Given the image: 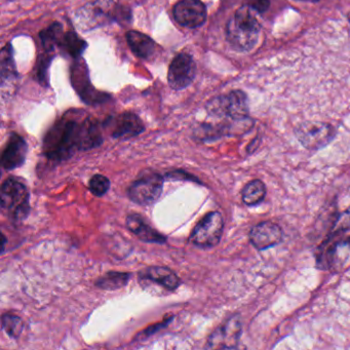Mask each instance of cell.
<instances>
[{
    "mask_svg": "<svg viewBox=\"0 0 350 350\" xmlns=\"http://www.w3.org/2000/svg\"><path fill=\"white\" fill-rule=\"evenodd\" d=\"M338 235H329L319 247L317 255V266L319 269L341 271L350 261V237L338 239Z\"/></svg>",
    "mask_w": 350,
    "mask_h": 350,
    "instance_id": "cell-6",
    "label": "cell"
},
{
    "mask_svg": "<svg viewBox=\"0 0 350 350\" xmlns=\"http://www.w3.org/2000/svg\"><path fill=\"white\" fill-rule=\"evenodd\" d=\"M63 36H64L63 26L58 22H55L52 25L42 30L40 36L46 52H53L54 49L60 44Z\"/></svg>",
    "mask_w": 350,
    "mask_h": 350,
    "instance_id": "cell-23",
    "label": "cell"
},
{
    "mask_svg": "<svg viewBox=\"0 0 350 350\" xmlns=\"http://www.w3.org/2000/svg\"><path fill=\"white\" fill-rule=\"evenodd\" d=\"M126 40L131 50L139 58H150L157 51V44L154 40L142 32L135 31V30L129 31L126 33Z\"/></svg>",
    "mask_w": 350,
    "mask_h": 350,
    "instance_id": "cell-18",
    "label": "cell"
},
{
    "mask_svg": "<svg viewBox=\"0 0 350 350\" xmlns=\"http://www.w3.org/2000/svg\"><path fill=\"white\" fill-rule=\"evenodd\" d=\"M1 85L5 83V81H15L18 77L17 69H16L15 61H14L13 46L8 44L5 48L1 50Z\"/></svg>",
    "mask_w": 350,
    "mask_h": 350,
    "instance_id": "cell-21",
    "label": "cell"
},
{
    "mask_svg": "<svg viewBox=\"0 0 350 350\" xmlns=\"http://www.w3.org/2000/svg\"><path fill=\"white\" fill-rule=\"evenodd\" d=\"M247 5L258 13H264L269 9V0H245Z\"/></svg>",
    "mask_w": 350,
    "mask_h": 350,
    "instance_id": "cell-28",
    "label": "cell"
},
{
    "mask_svg": "<svg viewBox=\"0 0 350 350\" xmlns=\"http://www.w3.org/2000/svg\"><path fill=\"white\" fill-rule=\"evenodd\" d=\"M348 230H350V206L336 218L332 227L331 234L340 235V233L346 232Z\"/></svg>",
    "mask_w": 350,
    "mask_h": 350,
    "instance_id": "cell-27",
    "label": "cell"
},
{
    "mask_svg": "<svg viewBox=\"0 0 350 350\" xmlns=\"http://www.w3.org/2000/svg\"><path fill=\"white\" fill-rule=\"evenodd\" d=\"M103 126L109 129L112 138L124 140L139 136L145 131L142 120L133 112H124L108 118Z\"/></svg>",
    "mask_w": 350,
    "mask_h": 350,
    "instance_id": "cell-11",
    "label": "cell"
},
{
    "mask_svg": "<svg viewBox=\"0 0 350 350\" xmlns=\"http://www.w3.org/2000/svg\"><path fill=\"white\" fill-rule=\"evenodd\" d=\"M77 25L81 30L101 27L109 22L126 23L131 21L130 9L116 5L113 0H96L81 8L75 16Z\"/></svg>",
    "mask_w": 350,
    "mask_h": 350,
    "instance_id": "cell-2",
    "label": "cell"
},
{
    "mask_svg": "<svg viewBox=\"0 0 350 350\" xmlns=\"http://www.w3.org/2000/svg\"><path fill=\"white\" fill-rule=\"evenodd\" d=\"M282 229L271 221L259 223L250 231V241L258 251L280 245L282 241Z\"/></svg>",
    "mask_w": 350,
    "mask_h": 350,
    "instance_id": "cell-14",
    "label": "cell"
},
{
    "mask_svg": "<svg viewBox=\"0 0 350 350\" xmlns=\"http://www.w3.org/2000/svg\"><path fill=\"white\" fill-rule=\"evenodd\" d=\"M176 22L188 28L200 27L206 20V8L200 0H180L174 5Z\"/></svg>",
    "mask_w": 350,
    "mask_h": 350,
    "instance_id": "cell-13",
    "label": "cell"
},
{
    "mask_svg": "<svg viewBox=\"0 0 350 350\" xmlns=\"http://www.w3.org/2000/svg\"><path fill=\"white\" fill-rule=\"evenodd\" d=\"M109 188L110 181L105 176L97 174L90 180V190L94 196H103L104 194L107 193Z\"/></svg>",
    "mask_w": 350,
    "mask_h": 350,
    "instance_id": "cell-25",
    "label": "cell"
},
{
    "mask_svg": "<svg viewBox=\"0 0 350 350\" xmlns=\"http://www.w3.org/2000/svg\"><path fill=\"white\" fill-rule=\"evenodd\" d=\"M130 278L131 273H126V272H108L96 282V286L102 290H118V288L126 286Z\"/></svg>",
    "mask_w": 350,
    "mask_h": 350,
    "instance_id": "cell-22",
    "label": "cell"
},
{
    "mask_svg": "<svg viewBox=\"0 0 350 350\" xmlns=\"http://www.w3.org/2000/svg\"><path fill=\"white\" fill-rule=\"evenodd\" d=\"M241 335V321L239 315L231 317L224 325L213 332L208 337L206 348L233 349L239 345Z\"/></svg>",
    "mask_w": 350,
    "mask_h": 350,
    "instance_id": "cell-12",
    "label": "cell"
},
{
    "mask_svg": "<svg viewBox=\"0 0 350 350\" xmlns=\"http://www.w3.org/2000/svg\"><path fill=\"white\" fill-rule=\"evenodd\" d=\"M224 230V219L219 212L206 214L196 224L189 237V241L196 247L208 249L220 243Z\"/></svg>",
    "mask_w": 350,
    "mask_h": 350,
    "instance_id": "cell-8",
    "label": "cell"
},
{
    "mask_svg": "<svg viewBox=\"0 0 350 350\" xmlns=\"http://www.w3.org/2000/svg\"><path fill=\"white\" fill-rule=\"evenodd\" d=\"M29 191L23 181L15 177H10L1 186L0 204L1 210L14 221L27 218L30 212Z\"/></svg>",
    "mask_w": 350,
    "mask_h": 350,
    "instance_id": "cell-4",
    "label": "cell"
},
{
    "mask_svg": "<svg viewBox=\"0 0 350 350\" xmlns=\"http://www.w3.org/2000/svg\"><path fill=\"white\" fill-rule=\"evenodd\" d=\"M349 21H350V16H349Z\"/></svg>",
    "mask_w": 350,
    "mask_h": 350,
    "instance_id": "cell-30",
    "label": "cell"
},
{
    "mask_svg": "<svg viewBox=\"0 0 350 350\" xmlns=\"http://www.w3.org/2000/svg\"><path fill=\"white\" fill-rule=\"evenodd\" d=\"M295 136L308 150H319L329 145L336 136L333 126L325 122H305L295 129Z\"/></svg>",
    "mask_w": 350,
    "mask_h": 350,
    "instance_id": "cell-9",
    "label": "cell"
},
{
    "mask_svg": "<svg viewBox=\"0 0 350 350\" xmlns=\"http://www.w3.org/2000/svg\"><path fill=\"white\" fill-rule=\"evenodd\" d=\"M3 331L12 338H18L23 331V321L17 315L5 313L1 317Z\"/></svg>",
    "mask_w": 350,
    "mask_h": 350,
    "instance_id": "cell-24",
    "label": "cell"
},
{
    "mask_svg": "<svg viewBox=\"0 0 350 350\" xmlns=\"http://www.w3.org/2000/svg\"><path fill=\"white\" fill-rule=\"evenodd\" d=\"M126 226L141 241H145V243H163L167 241L165 235L161 234L159 231L153 229L150 225L147 224L140 215L132 214L128 216Z\"/></svg>",
    "mask_w": 350,
    "mask_h": 350,
    "instance_id": "cell-17",
    "label": "cell"
},
{
    "mask_svg": "<svg viewBox=\"0 0 350 350\" xmlns=\"http://www.w3.org/2000/svg\"><path fill=\"white\" fill-rule=\"evenodd\" d=\"M301 1H311V3H317L319 0H301Z\"/></svg>",
    "mask_w": 350,
    "mask_h": 350,
    "instance_id": "cell-29",
    "label": "cell"
},
{
    "mask_svg": "<svg viewBox=\"0 0 350 350\" xmlns=\"http://www.w3.org/2000/svg\"><path fill=\"white\" fill-rule=\"evenodd\" d=\"M28 146L20 135L12 133L1 154V167L7 171H13L25 163Z\"/></svg>",
    "mask_w": 350,
    "mask_h": 350,
    "instance_id": "cell-15",
    "label": "cell"
},
{
    "mask_svg": "<svg viewBox=\"0 0 350 350\" xmlns=\"http://www.w3.org/2000/svg\"><path fill=\"white\" fill-rule=\"evenodd\" d=\"M196 65L189 54L181 53L170 65L167 81L175 91H181L191 85L196 79Z\"/></svg>",
    "mask_w": 350,
    "mask_h": 350,
    "instance_id": "cell-10",
    "label": "cell"
},
{
    "mask_svg": "<svg viewBox=\"0 0 350 350\" xmlns=\"http://www.w3.org/2000/svg\"><path fill=\"white\" fill-rule=\"evenodd\" d=\"M58 46L69 56L79 59L85 52L88 44L75 31H68L64 33Z\"/></svg>",
    "mask_w": 350,
    "mask_h": 350,
    "instance_id": "cell-20",
    "label": "cell"
},
{
    "mask_svg": "<svg viewBox=\"0 0 350 350\" xmlns=\"http://www.w3.org/2000/svg\"><path fill=\"white\" fill-rule=\"evenodd\" d=\"M51 52H46V54L42 55L38 61V67H36V79L38 83L42 85H48V71L50 67L51 62H52L53 57L50 55Z\"/></svg>",
    "mask_w": 350,
    "mask_h": 350,
    "instance_id": "cell-26",
    "label": "cell"
},
{
    "mask_svg": "<svg viewBox=\"0 0 350 350\" xmlns=\"http://www.w3.org/2000/svg\"><path fill=\"white\" fill-rule=\"evenodd\" d=\"M163 188V176L155 172L144 171L131 184L128 196L135 204L146 206L159 200Z\"/></svg>",
    "mask_w": 350,
    "mask_h": 350,
    "instance_id": "cell-7",
    "label": "cell"
},
{
    "mask_svg": "<svg viewBox=\"0 0 350 350\" xmlns=\"http://www.w3.org/2000/svg\"><path fill=\"white\" fill-rule=\"evenodd\" d=\"M266 196V186L261 180H253L243 187L241 198L247 206H257Z\"/></svg>",
    "mask_w": 350,
    "mask_h": 350,
    "instance_id": "cell-19",
    "label": "cell"
},
{
    "mask_svg": "<svg viewBox=\"0 0 350 350\" xmlns=\"http://www.w3.org/2000/svg\"><path fill=\"white\" fill-rule=\"evenodd\" d=\"M206 111L213 118H228L231 122H239L249 118V102L243 92L232 91L208 102Z\"/></svg>",
    "mask_w": 350,
    "mask_h": 350,
    "instance_id": "cell-5",
    "label": "cell"
},
{
    "mask_svg": "<svg viewBox=\"0 0 350 350\" xmlns=\"http://www.w3.org/2000/svg\"><path fill=\"white\" fill-rule=\"evenodd\" d=\"M254 11L255 10L249 5H243L237 10L234 17L227 23V40L234 50L239 52L251 51L257 44L261 27Z\"/></svg>",
    "mask_w": 350,
    "mask_h": 350,
    "instance_id": "cell-3",
    "label": "cell"
},
{
    "mask_svg": "<svg viewBox=\"0 0 350 350\" xmlns=\"http://www.w3.org/2000/svg\"><path fill=\"white\" fill-rule=\"evenodd\" d=\"M103 143L99 122L92 116L81 118L77 112L65 114L49 131L44 140V153L49 159L64 161L77 151H87Z\"/></svg>",
    "mask_w": 350,
    "mask_h": 350,
    "instance_id": "cell-1",
    "label": "cell"
},
{
    "mask_svg": "<svg viewBox=\"0 0 350 350\" xmlns=\"http://www.w3.org/2000/svg\"><path fill=\"white\" fill-rule=\"evenodd\" d=\"M139 275H140L141 280L159 284V286L169 292L177 290L181 284L179 278L173 270L167 267H161V266L146 268V269L142 270Z\"/></svg>",
    "mask_w": 350,
    "mask_h": 350,
    "instance_id": "cell-16",
    "label": "cell"
}]
</instances>
